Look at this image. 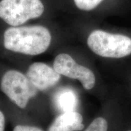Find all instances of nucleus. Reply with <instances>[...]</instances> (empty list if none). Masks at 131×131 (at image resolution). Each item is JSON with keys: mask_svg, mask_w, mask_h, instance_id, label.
Segmentation results:
<instances>
[{"mask_svg": "<svg viewBox=\"0 0 131 131\" xmlns=\"http://www.w3.org/2000/svg\"><path fill=\"white\" fill-rule=\"evenodd\" d=\"M51 42V35L42 26L8 28L4 34V46L10 51L29 55L45 52Z\"/></svg>", "mask_w": 131, "mask_h": 131, "instance_id": "obj_1", "label": "nucleus"}, {"mask_svg": "<svg viewBox=\"0 0 131 131\" xmlns=\"http://www.w3.org/2000/svg\"><path fill=\"white\" fill-rule=\"evenodd\" d=\"M88 46L99 56L119 58L131 54V39L125 35L96 30L88 38Z\"/></svg>", "mask_w": 131, "mask_h": 131, "instance_id": "obj_2", "label": "nucleus"}, {"mask_svg": "<svg viewBox=\"0 0 131 131\" xmlns=\"http://www.w3.org/2000/svg\"><path fill=\"white\" fill-rule=\"evenodd\" d=\"M45 6L41 0H1L0 18L14 26H20L29 19L42 15Z\"/></svg>", "mask_w": 131, "mask_h": 131, "instance_id": "obj_3", "label": "nucleus"}, {"mask_svg": "<svg viewBox=\"0 0 131 131\" xmlns=\"http://www.w3.org/2000/svg\"><path fill=\"white\" fill-rule=\"evenodd\" d=\"M1 89L11 100L23 109L37 93V89L27 76L15 70H9L4 73L1 80Z\"/></svg>", "mask_w": 131, "mask_h": 131, "instance_id": "obj_4", "label": "nucleus"}, {"mask_svg": "<svg viewBox=\"0 0 131 131\" xmlns=\"http://www.w3.org/2000/svg\"><path fill=\"white\" fill-rule=\"evenodd\" d=\"M53 68L60 75L78 80L86 90L92 89L95 84V77L93 72L78 64L68 54L57 55L53 62Z\"/></svg>", "mask_w": 131, "mask_h": 131, "instance_id": "obj_5", "label": "nucleus"}, {"mask_svg": "<svg viewBox=\"0 0 131 131\" xmlns=\"http://www.w3.org/2000/svg\"><path fill=\"white\" fill-rule=\"evenodd\" d=\"M26 76L40 91H45L55 86L60 79V74L55 69L43 63L32 64L27 70Z\"/></svg>", "mask_w": 131, "mask_h": 131, "instance_id": "obj_6", "label": "nucleus"}, {"mask_svg": "<svg viewBox=\"0 0 131 131\" xmlns=\"http://www.w3.org/2000/svg\"><path fill=\"white\" fill-rule=\"evenodd\" d=\"M83 117L75 111L62 113L49 127L48 131H78L84 129Z\"/></svg>", "mask_w": 131, "mask_h": 131, "instance_id": "obj_7", "label": "nucleus"}, {"mask_svg": "<svg viewBox=\"0 0 131 131\" xmlns=\"http://www.w3.org/2000/svg\"><path fill=\"white\" fill-rule=\"evenodd\" d=\"M53 105L61 113L75 111L78 104L77 94L70 88H60L53 97Z\"/></svg>", "mask_w": 131, "mask_h": 131, "instance_id": "obj_8", "label": "nucleus"}, {"mask_svg": "<svg viewBox=\"0 0 131 131\" xmlns=\"http://www.w3.org/2000/svg\"><path fill=\"white\" fill-rule=\"evenodd\" d=\"M103 0H73L75 6L82 10L89 11L95 9Z\"/></svg>", "mask_w": 131, "mask_h": 131, "instance_id": "obj_9", "label": "nucleus"}, {"mask_svg": "<svg viewBox=\"0 0 131 131\" xmlns=\"http://www.w3.org/2000/svg\"><path fill=\"white\" fill-rule=\"evenodd\" d=\"M107 121L103 117L96 118L89 124L85 131H107Z\"/></svg>", "mask_w": 131, "mask_h": 131, "instance_id": "obj_10", "label": "nucleus"}, {"mask_svg": "<svg viewBox=\"0 0 131 131\" xmlns=\"http://www.w3.org/2000/svg\"><path fill=\"white\" fill-rule=\"evenodd\" d=\"M14 131H43L37 127L29 126L18 125L15 126Z\"/></svg>", "mask_w": 131, "mask_h": 131, "instance_id": "obj_11", "label": "nucleus"}, {"mask_svg": "<svg viewBox=\"0 0 131 131\" xmlns=\"http://www.w3.org/2000/svg\"><path fill=\"white\" fill-rule=\"evenodd\" d=\"M5 118L3 113L0 111V131H4Z\"/></svg>", "mask_w": 131, "mask_h": 131, "instance_id": "obj_12", "label": "nucleus"}, {"mask_svg": "<svg viewBox=\"0 0 131 131\" xmlns=\"http://www.w3.org/2000/svg\"><path fill=\"white\" fill-rule=\"evenodd\" d=\"M128 131H131V130H128Z\"/></svg>", "mask_w": 131, "mask_h": 131, "instance_id": "obj_13", "label": "nucleus"}]
</instances>
